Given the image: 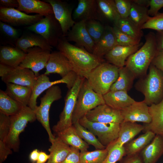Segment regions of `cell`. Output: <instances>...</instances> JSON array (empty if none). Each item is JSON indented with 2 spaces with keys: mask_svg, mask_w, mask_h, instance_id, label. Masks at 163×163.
<instances>
[{
  "mask_svg": "<svg viewBox=\"0 0 163 163\" xmlns=\"http://www.w3.org/2000/svg\"><path fill=\"white\" fill-rule=\"evenodd\" d=\"M56 47L71 63L74 72L85 78L94 69L104 62L84 48L71 44L64 36L59 39Z\"/></svg>",
  "mask_w": 163,
  "mask_h": 163,
  "instance_id": "obj_1",
  "label": "cell"
},
{
  "mask_svg": "<svg viewBox=\"0 0 163 163\" xmlns=\"http://www.w3.org/2000/svg\"><path fill=\"white\" fill-rule=\"evenodd\" d=\"M145 43L129 56L126 61L125 66L135 77H139L146 74L158 50L154 33L149 32L145 36Z\"/></svg>",
  "mask_w": 163,
  "mask_h": 163,
  "instance_id": "obj_2",
  "label": "cell"
},
{
  "mask_svg": "<svg viewBox=\"0 0 163 163\" xmlns=\"http://www.w3.org/2000/svg\"><path fill=\"white\" fill-rule=\"evenodd\" d=\"M144 78L137 84V88L144 96L148 105L156 104L163 99V73L152 64Z\"/></svg>",
  "mask_w": 163,
  "mask_h": 163,
  "instance_id": "obj_3",
  "label": "cell"
},
{
  "mask_svg": "<svg viewBox=\"0 0 163 163\" xmlns=\"http://www.w3.org/2000/svg\"><path fill=\"white\" fill-rule=\"evenodd\" d=\"M118 76L119 68L104 62L94 69L86 79L96 92L103 95L110 91Z\"/></svg>",
  "mask_w": 163,
  "mask_h": 163,
  "instance_id": "obj_4",
  "label": "cell"
},
{
  "mask_svg": "<svg viewBox=\"0 0 163 163\" xmlns=\"http://www.w3.org/2000/svg\"><path fill=\"white\" fill-rule=\"evenodd\" d=\"M105 104L103 95L96 92L85 78L78 94L72 116V125L89 111Z\"/></svg>",
  "mask_w": 163,
  "mask_h": 163,
  "instance_id": "obj_5",
  "label": "cell"
},
{
  "mask_svg": "<svg viewBox=\"0 0 163 163\" xmlns=\"http://www.w3.org/2000/svg\"><path fill=\"white\" fill-rule=\"evenodd\" d=\"M10 117V130L4 142L8 147L17 152L19 147L20 134L24 130L28 123L35 121L36 117L34 111L27 106H23L18 113Z\"/></svg>",
  "mask_w": 163,
  "mask_h": 163,
  "instance_id": "obj_6",
  "label": "cell"
},
{
  "mask_svg": "<svg viewBox=\"0 0 163 163\" xmlns=\"http://www.w3.org/2000/svg\"><path fill=\"white\" fill-rule=\"evenodd\" d=\"M85 78L78 76L73 87L69 90L65 98V105L59 117V120L53 128L56 134L72 125V119L78 93Z\"/></svg>",
  "mask_w": 163,
  "mask_h": 163,
  "instance_id": "obj_7",
  "label": "cell"
},
{
  "mask_svg": "<svg viewBox=\"0 0 163 163\" xmlns=\"http://www.w3.org/2000/svg\"><path fill=\"white\" fill-rule=\"evenodd\" d=\"M62 97L60 88L57 85H53L48 89L45 94L40 98V103L34 110L37 119L41 123L46 130L51 143L56 136L52 134L49 122V112L51 105L55 101Z\"/></svg>",
  "mask_w": 163,
  "mask_h": 163,
  "instance_id": "obj_8",
  "label": "cell"
},
{
  "mask_svg": "<svg viewBox=\"0 0 163 163\" xmlns=\"http://www.w3.org/2000/svg\"><path fill=\"white\" fill-rule=\"evenodd\" d=\"M27 28L41 36L52 47H56L59 40L63 36L60 25L54 14L45 16Z\"/></svg>",
  "mask_w": 163,
  "mask_h": 163,
  "instance_id": "obj_9",
  "label": "cell"
},
{
  "mask_svg": "<svg viewBox=\"0 0 163 163\" xmlns=\"http://www.w3.org/2000/svg\"><path fill=\"white\" fill-rule=\"evenodd\" d=\"M78 122L97 137L100 143L106 148L118 138L120 124L92 122L88 120L85 116L80 119Z\"/></svg>",
  "mask_w": 163,
  "mask_h": 163,
  "instance_id": "obj_10",
  "label": "cell"
},
{
  "mask_svg": "<svg viewBox=\"0 0 163 163\" xmlns=\"http://www.w3.org/2000/svg\"><path fill=\"white\" fill-rule=\"evenodd\" d=\"M78 75L74 71H72L61 79L51 81L47 75L44 74L40 75L37 77L36 83L32 89V93L28 106L33 110L37 107V100L39 95L44 91L51 86L60 83L66 85L69 90L74 85Z\"/></svg>",
  "mask_w": 163,
  "mask_h": 163,
  "instance_id": "obj_11",
  "label": "cell"
},
{
  "mask_svg": "<svg viewBox=\"0 0 163 163\" xmlns=\"http://www.w3.org/2000/svg\"><path fill=\"white\" fill-rule=\"evenodd\" d=\"M51 51L38 47L30 48L19 66L30 69L37 77L39 72L46 68Z\"/></svg>",
  "mask_w": 163,
  "mask_h": 163,
  "instance_id": "obj_12",
  "label": "cell"
},
{
  "mask_svg": "<svg viewBox=\"0 0 163 163\" xmlns=\"http://www.w3.org/2000/svg\"><path fill=\"white\" fill-rule=\"evenodd\" d=\"M43 18V16L39 14L29 15L15 8L0 7V21L12 26H29Z\"/></svg>",
  "mask_w": 163,
  "mask_h": 163,
  "instance_id": "obj_13",
  "label": "cell"
},
{
  "mask_svg": "<svg viewBox=\"0 0 163 163\" xmlns=\"http://www.w3.org/2000/svg\"><path fill=\"white\" fill-rule=\"evenodd\" d=\"M52 6L53 14L59 23L63 35L65 36L76 22L72 18V8L67 2L60 0H45Z\"/></svg>",
  "mask_w": 163,
  "mask_h": 163,
  "instance_id": "obj_14",
  "label": "cell"
},
{
  "mask_svg": "<svg viewBox=\"0 0 163 163\" xmlns=\"http://www.w3.org/2000/svg\"><path fill=\"white\" fill-rule=\"evenodd\" d=\"M85 117L90 121L103 123L120 124L123 121L120 110L113 108L105 104L89 111Z\"/></svg>",
  "mask_w": 163,
  "mask_h": 163,
  "instance_id": "obj_15",
  "label": "cell"
},
{
  "mask_svg": "<svg viewBox=\"0 0 163 163\" xmlns=\"http://www.w3.org/2000/svg\"><path fill=\"white\" fill-rule=\"evenodd\" d=\"M86 21L83 20L76 22L65 36L66 38L69 42H74L92 53L95 43L87 31Z\"/></svg>",
  "mask_w": 163,
  "mask_h": 163,
  "instance_id": "obj_16",
  "label": "cell"
},
{
  "mask_svg": "<svg viewBox=\"0 0 163 163\" xmlns=\"http://www.w3.org/2000/svg\"><path fill=\"white\" fill-rule=\"evenodd\" d=\"M37 78V77L31 70L19 66L11 67L6 74L1 77L2 81L6 84L11 83L27 86L32 89Z\"/></svg>",
  "mask_w": 163,
  "mask_h": 163,
  "instance_id": "obj_17",
  "label": "cell"
},
{
  "mask_svg": "<svg viewBox=\"0 0 163 163\" xmlns=\"http://www.w3.org/2000/svg\"><path fill=\"white\" fill-rule=\"evenodd\" d=\"M123 121L141 122L148 124L152 121L149 106L144 101H136L120 110Z\"/></svg>",
  "mask_w": 163,
  "mask_h": 163,
  "instance_id": "obj_18",
  "label": "cell"
},
{
  "mask_svg": "<svg viewBox=\"0 0 163 163\" xmlns=\"http://www.w3.org/2000/svg\"><path fill=\"white\" fill-rule=\"evenodd\" d=\"M46 68L45 75H47L51 73H57L62 78L71 72L74 71L69 60L59 51L51 52Z\"/></svg>",
  "mask_w": 163,
  "mask_h": 163,
  "instance_id": "obj_19",
  "label": "cell"
},
{
  "mask_svg": "<svg viewBox=\"0 0 163 163\" xmlns=\"http://www.w3.org/2000/svg\"><path fill=\"white\" fill-rule=\"evenodd\" d=\"M142 45L140 43L136 45L123 46L117 45L104 56L107 62L118 68L124 66L126 60L131 55L136 52Z\"/></svg>",
  "mask_w": 163,
  "mask_h": 163,
  "instance_id": "obj_20",
  "label": "cell"
},
{
  "mask_svg": "<svg viewBox=\"0 0 163 163\" xmlns=\"http://www.w3.org/2000/svg\"><path fill=\"white\" fill-rule=\"evenodd\" d=\"M73 20L77 21L91 20L98 21L96 0H78L77 7L72 14Z\"/></svg>",
  "mask_w": 163,
  "mask_h": 163,
  "instance_id": "obj_21",
  "label": "cell"
},
{
  "mask_svg": "<svg viewBox=\"0 0 163 163\" xmlns=\"http://www.w3.org/2000/svg\"><path fill=\"white\" fill-rule=\"evenodd\" d=\"M117 45L112 27L106 25L103 36L95 44L92 54L99 59L104 60V56Z\"/></svg>",
  "mask_w": 163,
  "mask_h": 163,
  "instance_id": "obj_22",
  "label": "cell"
},
{
  "mask_svg": "<svg viewBox=\"0 0 163 163\" xmlns=\"http://www.w3.org/2000/svg\"><path fill=\"white\" fill-rule=\"evenodd\" d=\"M149 110L152 121L149 123L143 125V132L150 131L163 137V99L159 103L149 106Z\"/></svg>",
  "mask_w": 163,
  "mask_h": 163,
  "instance_id": "obj_23",
  "label": "cell"
},
{
  "mask_svg": "<svg viewBox=\"0 0 163 163\" xmlns=\"http://www.w3.org/2000/svg\"><path fill=\"white\" fill-rule=\"evenodd\" d=\"M15 46L26 53L29 48L34 47L51 51L53 48L41 36L34 32L23 35L16 41Z\"/></svg>",
  "mask_w": 163,
  "mask_h": 163,
  "instance_id": "obj_24",
  "label": "cell"
},
{
  "mask_svg": "<svg viewBox=\"0 0 163 163\" xmlns=\"http://www.w3.org/2000/svg\"><path fill=\"white\" fill-rule=\"evenodd\" d=\"M140 154L144 163H156L163 154V137L155 135Z\"/></svg>",
  "mask_w": 163,
  "mask_h": 163,
  "instance_id": "obj_25",
  "label": "cell"
},
{
  "mask_svg": "<svg viewBox=\"0 0 163 163\" xmlns=\"http://www.w3.org/2000/svg\"><path fill=\"white\" fill-rule=\"evenodd\" d=\"M105 104L121 110L135 103V101L124 91H110L103 95Z\"/></svg>",
  "mask_w": 163,
  "mask_h": 163,
  "instance_id": "obj_26",
  "label": "cell"
},
{
  "mask_svg": "<svg viewBox=\"0 0 163 163\" xmlns=\"http://www.w3.org/2000/svg\"><path fill=\"white\" fill-rule=\"evenodd\" d=\"M18 10L27 14L36 13L43 16L53 14L52 7L49 3L39 0H18Z\"/></svg>",
  "mask_w": 163,
  "mask_h": 163,
  "instance_id": "obj_27",
  "label": "cell"
},
{
  "mask_svg": "<svg viewBox=\"0 0 163 163\" xmlns=\"http://www.w3.org/2000/svg\"><path fill=\"white\" fill-rule=\"evenodd\" d=\"M26 55L16 47L1 46L0 47V63L15 67L19 66Z\"/></svg>",
  "mask_w": 163,
  "mask_h": 163,
  "instance_id": "obj_28",
  "label": "cell"
},
{
  "mask_svg": "<svg viewBox=\"0 0 163 163\" xmlns=\"http://www.w3.org/2000/svg\"><path fill=\"white\" fill-rule=\"evenodd\" d=\"M144 126L136 122L123 121L120 124L118 136L112 143L122 146L133 139L144 129Z\"/></svg>",
  "mask_w": 163,
  "mask_h": 163,
  "instance_id": "obj_29",
  "label": "cell"
},
{
  "mask_svg": "<svg viewBox=\"0 0 163 163\" xmlns=\"http://www.w3.org/2000/svg\"><path fill=\"white\" fill-rule=\"evenodd\" d=\"M98 21H106L114 24L120 18L114 0H96Z\"/></svg>",
  "mask_w": 163,
  "mask_h": 163,
  "instance_id": "obj_30",
  "label": "cell"
},
{
  "mask_svg": "<svg viewBox=\"0 0 163 163\" xmlns=\"http://www.w3.org/2000/svg\"><path fill=\"white\" fill-rule=\"evenodd\" d=\"M48 150L50 157L46 163H62L68 155L71 146L56 136Z\"/></svg>",
  "mask_w": 163,
  "mask_h": 163,
  "instance_id": "obj_31",
  "label": "cell"
},
{
  "mask_svg": "<svg viewBox=\"0 0 163 163\" xmlns=\"http://www.w3.org/2000/svg\"><path fill=\"white\" fill-rule=\"evenodd\" d=\"M6 93L22 106H28L32 93L28 87L11 83L6 84Z\"/></svg>",
  "mask_w": 163,
  "mask_h": 163,
  "instance_id": "obj_32",
  "label": "cell"
},
{
  "mask_svg": "<svg viewBox=\"0 0 163 163\" xmlns=\"http://www.w3.org/2000/svg\"><path fill=\"white\" fill-rule=\"evenodd\" d=\"M56 134L66 144L80 152L87 151L89 148V145L79 137L73 125Z\"/></svg>",
  "mask_w": 163,
  "mask_h": 163,
  "instance_id": "obj_33",
  "label": "cell"
},
{
  "mask_svg": "<svg viewBox=\"0 0 163 163\" xmlns=\"http://www.w3.org/2000/svg\"><path fill=\"white\" fill-rule=\"evenodd\" d=\"M155 134L147 131L138 138L132 139L123 145L126 155L139 153L152 140Z\"/></svg>",
  "mask_w": 163,
  "mask_h": 163,
  "instance_id": "obj_34",
  "label": "cell"
},
{
  "mask_svg": "<svg viewBox=\"0 0 163 163\" xmlns=\"http://www.w3.org/2000/svg\"><path fill=\"white\" fill-rule=\"evenodd\" d=\"M135 77L126 66L119 68L118 77L111 86L110 91H128L131 88Z\"/></svg>",
  "mask_w": 163,
  "mask_h": 163,
  "instance_id": "obj_35",
  "label": "cell"
},
{
  "mask_svg": "<svg viewBox=\"0 0 163 163\" xmlns=\"http://www.w3.org/2000/svg\"><path fill=\"white\" fill-rule=\"evenodd\" d=\"M113 25L115 26L122 32L140 42L143 35L142 30L136 26L129 17L120 18Z\"/></svg>",
  "mask_w": 163,
  "mask_h": 163,
  "instance_id": "obj_36",
  "label": "cell"
},
{
  "mask_svg": "<svg viewBox=\"0 0 163 163\" xmlns=\"http://www.w3.org/2000/svg\"><path fill=\"white\" fill-rule=\"evenodd\" d=\"M23 106L11 98L5 92L0 90V112L8 116L18 113Z\"/></svg>",
  "mask_w": 163,
  "mask_h": 163,
  "instance_id": "obj_37",
  "label": "cell"
},
{
  "mask_svg": "<svg viewBox=\"0 0 163 163\" xmlns=\"http://www.w3.org/2000/svg\"><path fill=\"white\" fill-rule=\"evenodd\" d=\"M131 8L129 18L138 27H141L149 19L148 8L133 2L131 0Z\"/></svg>",
  "mask_w": 163,
  "mask_h": 163,
  "instance_id": "obj_38",
  "label": "cell"
},
{
  "mask_svg": "<svg viewBox=\"0 0 163 163\" xmlns=\"http://www.w3.org/2000/svg\"><path fill=\"white\" fill-rule=\"evenodd\" d=\"M72 125L79 137L89 145H93L96 149H102L106 148L91 132L81 125L78 121Z\"/></svg>",
  "mask_w": 163,
  "mask_h": 163,
  "instance_id": "obj_39",
  "label": "cell"
},
{
  "mask_svg": "<svg viewBox=\"0 0 163 163\" xmlns=\"http://www.w3.org/2000/svg\"><path fill=\"white\" fill-rule=\"evenodd\" d=\"M108 152L107 148L92 151L80 152V163H102Z\"/></svg>",
  "mask_w": 163,
  "mask_h": 163,
  "instance_id": "obj_40",
  "label": "cell"
},
{
  "mask_svg": "<svg viewBox=\"0 0 163 163\" xmlns=\"http://www.w3.org/2000/svg\"><path fill=\"white\" fill-rule=\"evenodd\" d=\"M86 27L89 34L96 44L103 36L105 26L98 21L91 20L86 21Z\"/></svg>",
  "mask_w": 163,
  "mask_h": 163,
  "instance_id": "obj_41",
  "label": "cell"
},
{
  "mask_svg": "<svg viewBox=\"0 0 163 163\" xmlns=\"http://www.w3.org/2000/svg\"><path fill=\"white\" fill-rule=\"evenodd\" d=\"M108 154L102 163H116L126 156L123 146L112 143L107 147Z\"/></svg>",
  "mask_w": 163,
  "mask_h": 163,
  "instance_id": "obj_42",
  "label": "cell"
},
{
  "mask_svg": "<svg viewBox=\"0 0 163 163\" xmlns=\"http://www.w3.org/2000/svg\"><path fill=\"white\" fill-rule=\"evenodd\" d=\"M112 29L117 45L131 46L140 43V42L120 31L114 25L112 27Z\"/></svg>",
  "mask_w": 163,
  "mask_h": 163,
  "instance_id": "obj_43",
  "label": "cell"
},
{
  "mask_svg": "<svg viewBox=\"0 0 163 163\" xmlns=\"http://www.w3.org/2000/svg\"><path fill=\"white\" fill-rule=\"evenodd\" d=\"M141 29H151L157 32L163 31V12H158L154 16L150 17Z\"/></svg>",
  "mask_w": 163,
  "mask_h": 163,
  "instance_id": "obj_44",
  "label": "cell"
},
{
  "mask_svg": "<svg viewBox=\"0 0 163 163\" xmlns=\"http://www.w3.org/2000/svg\"><path fill=\"white\" fill-rule=\"evenodd\" d=\"M10 127V116L0 112V140H5L9 132Z\"/></svg>",
  "mask_w": 163,
  "mask_h": 163,
  "instance_id": "obj_45",
  "label": "cell"
},
{
  "mask_svg": "<svg viewBox=\"0 0 163 163\" xmlns=\"http://www.w3.org/2000/svg\"><path fill=\"white\" fill-rule=\"evenodd\" d=\"M114 1L121 18L128 17L131 8V0H114Z\"/></svg>",
  "mask_w": 163,
  "mask_h": 163,
  "instance_id": "obj_46",
  "label": "cell"
},
{
  "mask_svg": "<svg viewBox=\"0 0 163 163\" xmlns=\"http://www.w3.org/2000/svg\"><path fill=\"white\" fill-rule=\"evenodd\" d=\"M0 29L1 32L9 38L16 40L19 38L18 30L9 24L0 21Z\"/></svg>",
  "mask_w": 163,
  "mask_h": 163,
  "instance_id": "obj_47",
  "label": "cell"
},
{
  "mask_svg": "<svg viewBox=\"0 0 163 163\" xmlns=\"http://www.w3.org/2000/svg\"><path fill=\"white\" fill-rule=\"evenodd\" d=\"M80 151L71 146V150L68 155L62 163H80Z\"/></svg>",
  "mask_w": 163,
  "mask_h": 163,
  "instance_id": "obj_48",
  "label": "cell"
},
{
  "mask_svg": "<svg viewBox=\"0 0 163 163\" xmlns=\"http://www.w3.org/2000/svg\"><path fill=\"white\" fill-rule=\"evenodd\" d=\"M148 13L152 17L157 14L158 11L163 7V0H150Z\"/></svg>",
  "mask_w": 163,
  "mask_h": 163,
  "instance_id": "obj_49",
  "label": "cell"
},
{
  "mask_svg": "<svg viewBox=\"0 0 163 163\" xmlns=\"http://www.w3.org/2000/svg\"><path fill=\"white\" fill-rule=\"evenodd\" d=\"M119 163H144L140 153L124 156Z\"/></svg>",
  "mask_w": 163,
  "mask_h": 163,
  "instance_id": "obj_50",
  "label": "cell"
},
{
  "mask_svg": "<svg viewBox=\"0 0 163 163\" xmlns=\"http://www.w3.org/2000/svg\"><path fill=\"white\" fill-rule=\"evenodd\" d=\"M12 153L11 149L8 147L4 141L0 140V163H2Z\"/></svg>",
  "mask_w": 163,
  "mask_h": 163,
  "instance_id": "obj_51",
  "label": "cell"
},
{
  "mask_svg": "<svg viewBox=\"0 0 163 163\" xmlns=\"http://www.w3.org/2000/svg\"><path fill=\"white\" fill-rule=\"evenodd\" d=\"M151 63L163 73V50H158Z\"/></svg>",
  "mask_w": 163,
  "mask_h": 163,
  "instance_id": "obj_52",
  "label": "cell"
},
{
  "mask_svg": "<svg viewBox=\"0 0 163 163\" xmlns=\"http://www.w3.org/2000/svg\"><path fill=\"white\" fill-rule=\"evenodd\" d=\"M0 6L5 8H17L19 6V3L18 0H0Z\"/></svg>",
  "mask_w": 163,
  "mask_h": 163,
  "instance_id": "obj_53",
  "label": "cell"
},
{
  "mask_svg": "<svg viewBox=\"0 0 163 163\" xmlns=\"http://www.w3.org/2000/svg\"><path fill=\"white\" fill-rule=\"evenodd\" d=\"M155 37L158 49L163 50V31H158Z\"/></svg>",
  "mask_w": 163,
  "mask_h": 163,
  "instance_id": "obj_54",
  "label": "cell"
},
{
  "mask_svg": "<svg viewBox=\"0 0 163 163\" xmlns=\"http://www.w3.org/2000/svg\"><path fill=\"white\" fill-rule=\"evenodd\" d=\"M50 155L45 152L40 151L38 159L36 163H44L49 158Z\"/></svg>",
  "mask_w": 163,
  "mask_h": 163,
  "instance_id": "obj_55",
  "label": "cell"
},
{
  "mask_svg": "<svg viewBox=\"0 0 163 163\" xmlns=\"http://www.w3.org/2000/svg\"><path fill=\"white\" fill-rule=\"evenodd\" d=\"M40 151L37 149L34 150L29 155V159L31 161L34 162L37 160Z\"/></svg>",
  "mask_w": 163,
  "mask_h": 163,
  "instance_id": "obj_56",
  "label": "cell"
},
{
  "mask_svg": "<svg viewBox=\"0 0 163 163\" xmlns=\"http://www.w3.org/2000/svg\"><path fill=\"white\" fill-rule=\"evenodd\" d=\"M132 1L139 5L148 8L149 6L150 0H133Z\"/></svg>",
  "mask_w": 163,
  "mask_h": 163,
  "instance_id": "obj_57",
  "label": "cell"
},
{
  "mask_svg": "<svg viewBox=\"0 0 163 163\" xmlns=\"http://www.w3.org/2000/svg\"><path fill=\"white\" fill-rule=\"evenodd\" d=\"M34 163V162H33V163Z\"/></svg>",
  "mask_w": 163,
  "mask_h": 163,
  "instance_id": "obj_58",
  "label": "cell"
}]
</instances>
